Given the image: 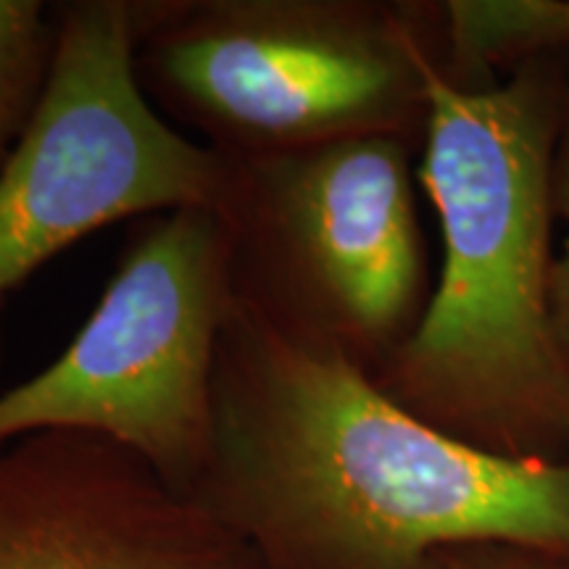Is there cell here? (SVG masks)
Instances as JSON below:
<instances>
[{
    "instance_id": "cell-6",
    "label": "cell",
    "mask_w": 569,
    "mask_h": 569,
    "mask_svg": "<svg viewBox=\"0 0 569 569\" xmlns=\"http://www.w3.org/2000/svg\"><path fill=\"white\" fill-rule=\"evenodd\" d=\"M140 3L56 6V51L30 124L0 167L6 296L103 227L222 209L230 156L184 138L138 74Z\"/></svg>"
},
{
    "instance_id": "cell-3",
    "label": "cell",
    "mask_w": 569,
    "mask_h": 569,
    "mask_svg": "<svg viewBox=\"0 0 569 569\" xmlns=\"http://www.w3.org/2000/svg\"><path fill=\"white\" fill-rule=\"evenodd\" d=\"M436 63V3H140L138 74L148 98L232 156L359 134L422 146Z\"/></svg>"
},
{
    "instance_id": "cell-12",
    "label": "cell",
    "mask_w": 569,
    "mask_h": 569,
    "mask_svg": "<svg viewBox=\"0 0 569 569\" xmlns=\"http://www.w3.org/2000/svg\"><path fill=\"white\" fill-rule=\"evenodd\" d=\"M0 315H3V309H0ZM0 353H3V325H0Z\"/></svg>"
},
{
    "instance_id": "cell-11",
    "label": "cell",
    "mask_w": 569,
    "mask_h": 569,
    "mask_svg": "<svg viewBox=\"0 0 569 569\" xmlns=\"http://www.w3.org/2000/svg\"><path fill=\"white\" fill-rule=\"evenodd\" d=\"M438 569H569V551L515 543H472L448 549Z\"/></svg>"
},
{
    "instance_id": "cell-2",
    "label": "cell",
    "mask_w": 569,
    "mask_h": 569,
    "mask_svg": "<svg viewBox=\"0 0 569 569\" xmlns=\"http://www.w3.org/2000/svg\"><path fill=\"white\" fill-rule=\"evenodd\" d=\"M569 56L507 82L427 77L422 182L443 264L415 332L372 375L401 409L509 459H569V359L551 306V159Z\"/></svg>"
},
{
    "instance_id": "cell-5",
    "label": "cell",
    "mask_w": 569,
    "mask_h": 569,
    "mask_svg": "<svg viewBox=\"0 0 569 569\" xmlns=\"http://www.w3.org/2000/svg\"><path fill=\"white\" fill-rule=\"evenodd\" d=\"M415 140L359 134L284 153L230 156L222 211L234 296L284 330L375 375L425 306Z\"/></svg>"
},
{
    "instance_id": "cell-9",
    "label": "cell",
    "mask_w": 569,
    "mask_h": 569,
    "mask_svg": "<svg viewBox=\"0 0 569 569\" xmlns=\"http://www.w3.org/2000/svg\"><path fill=\"white\" fill-rule=\"evenodd\" d=\"M56 51V9L0 0V167L30 124Z\"/></svg>"
},
{
    "instance_id": "cell-10",
    "label": "cell",
    "mask_w": 569,
    "mask_h": 569,
    "mask_svg": "<svg viewBox=\"0 0 569 569\" xmlns=\"http://www.w3.org/2000/svg\"><path fill=\"white\" fill-rule=\"evenodd\" d=\"M551 201L553 217H559L567 224L565 246H561V253L553 261L551 306L559 343L569 359V80L565 88V101H561L557 146H553L551 159Z\"/></svg>"
},
{
    "instance_id": "cell-13",
    "label": "cell",
    "mask_w": 569,
    "mask_h": 569,
    "mask_svg": "<svg viewBox=\"0 0 569 569\" xmlns=\"http://www.w3.org/2000/svg\"><path fill=\"white\" fill-rule=\"evenodd\" d=\"M567 461H569V459H567Z\"/></svg>"
},
{
    "instance_id": "cell-1",
    "label": "cell",
    "mask_w": 569,
    "mask_h": 569,
    "mask_svg": "<svg viewBox=\"0 0 569 569\" xmlns=\"http://www.w3.org/2000/svg\"><path fill=\"white\" fill-rule=\"evenodd\" d=\"M193 496L267 569H438L472 543L569 551V461L498 457L448 436L365 367L238 296Z\"/></svg>"
},
{
    "instance_id": "cell-7",
    "label": "cell",
    "mask_w": 569,
    "mask_h": 569,
    "mask_svg": "<svg viewBox=\"0 0 569 569\" xmlns=\"http://www.w3.org/2000/svg\"><path fill=\"white\" fill-rule=\"evenodd\" d=\"M0 569H267L224 519L84 432L0 443Z\"/></svg>"
},
{
    "instance_id": "cell-4",
    "label": "cell",
    "mask_w": 569,
    "mask_h": 569,
    "mask_svg": "<svg viewBox=\"0 0 569 569\" xmlns=\"http://www.w3.org/2000/svg\"><path fill=\"white\" fill-rule=\"evenodd\" d=\"M232 303V232L222 211L142 219L71 343L0 393V443L84 432L193 496L211 459L213 372Z\"/></svg>"
},
{
    "instance_id": "cell-8",
    "label": "cell",
    "mask_w": 569,
    "mask_h": 569,
    "mask_svg": "<svg viewBox=\"0 0 569 569\" xmlns=\"http://www.w3.org/2000/svg\"><path fill=\"white\" fill-rule=\"evenodd\" d=\"M440 71L465 88L493 71L569 56V0H443L436 3Z\"/></svg>"
}]
</instances>
